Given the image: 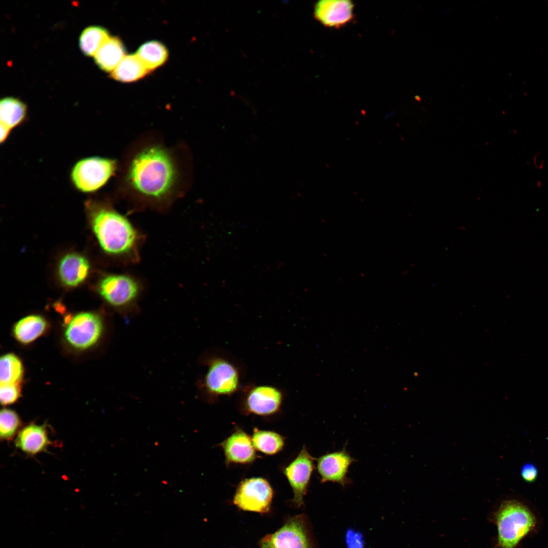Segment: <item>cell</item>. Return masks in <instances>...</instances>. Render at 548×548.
<instances>
[{
	"label": "cell",
	"mask_w": 548,
	"mask_h": 548,
	"mask_svg": "<svg viewBox=\"0 0 548 548\" xmlns=\"http://www.w3.org/2000/svg\"><path fill=\"white\" fill-rule=\"evenodd\" d=\"M149 71L162 65L167 60L168 52L161 42L151 41L143 44L136 53Z\"/></svg>",
	"instance_id": "22"
},
{
	"label": "cell",
	"mask_w": 548,
	"mask_h": 548,
	"mask_svg": "<svg viewBox=\"0 0 548 548\" xmlns=\"http://www.w3.org/2000/svg\"><path fill=\"white\" fill-rule=\"evenodd\" d=\"M149 72L136 54H131L124 57L111 77L121 82H131L141 79Z\"/></svg>",
	"instance_id": "20"
},
{
	"label": "cell",
	"mask_w": 548,
	"mask_h": 548,
	"mask_svg": "<svg viewBox=\"0 0 548 548\" xmlns=\"http://www.w3.org/2000/svg\"><path fill=\"white\" fill-rule=\"evenodd\" d=\"M85 205L102 251L126 266L138 263L145 239L142 231L107 202L90 198Z\"/></svg>",
	"instance_id": "2"
},
{
	"label": "cell",
	"mask_w": 548,
	"mask_h": 548,
	"mask_svg": "<svg viewBox=\"0 0 548 548\" xmlns=\"http://www.w3.org/2000/svg\"><path fill=\"white\" fill-rule=\"evenodd\" d=\"M143 288L141 281L129 273L107 275L98 285V291L101 297L109 304L117 309L132 306Z\"/></svg>",
	"instance_id": "5"
},
{
	"label": "cell",
	"mask_w": 548,
	"mask_h": 548,
	"mask_svg": "<svg viewBox=\"0 0 548 548\" xmlns=\"http://www.w3.org/2000/svg\"><path fill=\"white\" fill-rule=\"evenodd\" d=\"M252 440L255 449L266 455L278 453L284 446V438L279 434L256 428L254 429Z\"/></svg>",
	"instance_id": "23"
},
{
	"label": "cell",
	"mask_w": 548,
	"mask_h": 548,
	"mask_svg": "<svg viewBox=\"0 0 548 548\" xmlns=\"http://www.w3.org/2000/svg\"><path fill=\"white\" fill-rule=\"evenodd\" d=\"M125 56V47L116 37L110 39L100 48L94 59L97 66L106 72L112 73Z\"/></svg>",
	"instance_id": "18"
},
{
	"label": "cell",
	"mask_w": 548,
	"mask_h": 548,
	"mask_svg": "<svg viewBox=\"0 0 548 548\" xmlns=\"http://www.w3.org/2000/svg\"><path fill=\"white\" fill-rule=\"evenodd\" d=\"M520 474L525 482L532 483L537 479L538 471L534 464L528 462L523 464L521 469Z\"/></svg>",
	"instance_id": "28"
},
{
	"label": "cell",
	"mask_w": 548,
	"mask_h": 548,
	"mask_svg": "<svg viewBox=\"0 0 548 548\" xmlns=\"http://www.w3.org/2000/svg\"><path fill=\"white\" fill-rule=\"evenodd\" d=\"M27 113L26 105L20 99L13 97L2 98L0 102L1 127L11 132L25 121Z\"/></svg>",
	"instance_id": "19"
},
{
	"label": "cell",
	"mask_w": 548,
	"mask_h": 548,
	"mask_svg": "<svg viewBox=\"0 0 548 548\" xmlns=\"http://www.w3.org/2000/svg\"><path fill=\"white\" fill-rule=\"evenodd\" d=\"M15 446L29 456L45 452L52 444L46 424L30 423L22 428L15 439Z\"/></svg>",
	"instance_id": "15"
},
{
	"label": "cell",
	"mask_w": 548,
	"mask_h": 548,
	"mask_svg": "<svg viewBox=\"0 0 548 548\" xmlns=\"http://www.w3.org/2000/svg\"><path fill=\"white\" fill-rule=\"evenodd\" d=\"M48 328V322L43 316L30 315L15 323L13 327V335L20 344L28 345L44 335Z\"/></svg>",
	"instance_id": "17"
},
{
	"label": "cell",
	"mask_w": 548,
	"mask_h": 548,
	"mask_svg": "<svg viewBox=\"0 0 548 548\" xmlns=\"http://www.w3.org/2000/svg\"><path fill=\"white\" fill-rule=\"evenodd\" d=\"M24 373L20 358L13 353L4 355L0 360L1 384H20Z\"/></svg>",
	"instance_id": "24"
},
{
	"label": "cell",
	"mask_w": 548,
	"mask_h": 548,
	"mask_svg": "<svg viewBox=\"0 0 548 548\" xmlns=\"http://www.w3.org/2000/svg\"><path fill=\"white\" fill-rule=\"evenodd\" d=\"M273 496L272 489L264 478H246L238 485L233 503L241 510L264 514L270 509Z\"/></svg>",
	"instance_id": "8"
},
{
	"label": "cell",
	"mask_w": 548,
	"mask_h": 548,
	"mask_svg": "<svg viewBox=\"0 0 548 548\" xmlns=\"http://www.w3.org/2000/svg\"><path fill=\"white\" fill-rule=\"evenodd\" d=\"M110 38L109 31L105 28L98 25L88 26L80 36V48L86 56H94Z\"/></svg>",
	"instance_id": "21"
},
{
	"label": "cell",
	"mask_w": 548,
	"mask_h": 548,
	"mask_svg": "<svg viewBox=\"0 0 548 548\" xmlns=\"http://www.w3.org/2000/svg\"><path fill=\"white\" fill-rule=\"evenodd\" d=\"M536 518L526 505L516 500L503 501L495 513L499 548H516L536 525Z\"/></svg>",
	"instance_id": "3"
},
{
	"label": "cell",
	"mask_w": 548,
	"mask_h": 548,
	"mask_svg": "<svg viewBox=\"0 0 548 548\" xmlns=\"http://www.w3.org/2000/svg\"><path fill=\"white\" fill-rule=\"evenodd\" d=\"M315 460L303 446L296 457L284 470L294 495L292 503L297 508L304 505V497L314 469Z\"/></svg>",
	"instance_id": "10"
},
{
	"label": "cell",
	"mask_w": 548,
	"mask_h": 548,
	"mask_svg": "<svg viewBox=\"0 0 548 548\" xmlns=\"http://www.w3.org/2000/svg\"><path fill=\"white\" fill-rule=\"evenodd\" d=\"M317 470L321 483L332 482L345 487L350 483L347 476L351 465L356 460L344 447L342 450L325 454L316 459Z\"/></svg>",
	"instance_id": "11"
},
{
	"label": "cell",
	"mask_w": 548,
	"mask_h": 548,
	"mask_svg": "<svg viewBox=\"0 0 548 548\" xmlns=\"http://www.w3.org/2000/svg\"><path fill=\"white\" fill-rule=\"evenodd\" d=\"M260 548H314L307 517L296 515L287 520L275 532L264 536Z\"/></svg>",
	"instance_id": "7"
},
{
	"label": "cell",
	"mask_w": 548,
	"mask_h": 548,
	"mask_svg": "<svg viewBox=\"0 0 548 548\" xmlns=\"http://www.w3.org/2000/svg\"><path fill=\"white\" fill-rule=\"evenodd\" d=\"M65 340L74 349H89L99 341L104 330L100 316L92 312H81L65 321Z\"/></svg>",
	"instance_id": "6"
},
{
	"label": "cell",
	"mask_w": 548,
	"mask_h": 548,
	"mask_svg": "<svg viewBox=\"0 0 548 548\" xmlns=\"http://www.w3.org/2000/svg\"><path fill=\"white\" fill-rule=\"evenodd\" d=\"M283 400L282 392L272 386L259 385L249 389L246 395L244 406L250 413L259 416L275 414Z\"/></svg>",
	"instance_id": "12"
},
{
	"label": "cell",
	"mask_w": 548,
	"mask_h": 548,
	"mask_svg": "<svg viewBox=\"0 0 548 548\" xmlns=\"http://www.w3.org/2000/svg\"><path fill=\"white\" fill-rule=\"evenodd\" d=\"M22 422L17 413L4 408L0 413V437L5 441L12 440L21 429Z\"/></svg>",
	"instance_id": "25"
},
{
	"label": "cell",
	"mask_w": 548,
	"mask_h": 548,
	"mask_svg": "<svg viewBox=\"0 0 548 548\" xmlns=\"http://www.w3.org/2000/svg\"><path fill=\"white\" fill-rule=\"evenodd\" d=\"M90 269L88 260L76 253L64 255L59 262L58 272L61 282L68 287H75L87 278Z\"/></svg>",
	"instance_id": "16"
},
{
	"label": "cell",
	"mask_w": 548,
	"mask_h": 548,
	"mask_svg": "<svg viewBox=\"0 0 548 548\" xmlns=\"http://www.w3.org/2000/svg\"><path fill=\"white\" fill-rule=\"evenodd\" d=\"M116 168L117 163L113 159L99 156L83 158L72 167L71 181L78 191L93 193L105 185L114 174Z\"/></svg>",
	"instance_id": "4"
},
{
	"label": "cell",
	"mask_w": 548,
	"mask_h": 548,
	"mask_svg": "<svg viewBox=\"0 0 548 548\" xmlns=\"http://www.w3.org/2000/svg\"><path fill=\"white\" fill-rule=\"evenodd\" d=\"M178 179V170L170 153L152 145L136 153L128 165L125 181L140 197L149 203H167Z\"/></svg>",
	"instance_id": "1"
},
{
	"label": "cell",
	"mask_w": 548,
	"mask_h": 548,
	"mask_svg": "<svg viewBox=\"0 0 548 548\" xmlns=\"http://www.w3.org/2000/svg\"><path fill=\"white\" fill-rule=\"evenodd\" d=\"M354 5L349 0H321L314 6V16L326 27L339 28L354 17Z\"/></svg>",
	"instance_id": "13"
},
{
	"label": "cell",
	"mask_w": 548,
	"mask_h": 548,
	"mask_svg": "<svg viewBox=\"0 0 548 548\" xmlns=\"http://www.w3.org/2000/svg\"><path fill=\"white\" fill-rule=\"evenodd\" d=\"M347 548H364L365 541L362 533L353 528H348L345 534Z\"/></svg>",
	"instance_id": "27"
},
{
	"label": "cell",
	"mask_w": 548,
	"mask_h": 548,
	"mask_svg": "<svg viewBox=\"0 0 548 548\" xmlns=\"http://www.w3.org/2000/svg\"><path fill=\"white\" fill-rule=\"evenodd\" d=\"M204 386L214 395H230L239 386V373L236 366L223 358L213 359L204 378Z\"/></svg>",
	"instance_id": "9"
},
{
	"label": "cell",
	"mask_w": 548,
	"mask_h": 548,
	"mask_svg": "<svg viewBox=\"0 0 548 548\" xmlns=\"http://www.w3.org/2000/svg\"><path fill=\"white\" fill-rule=\"evenodd\" d=\"M220 446L228 464H248L256 459L255 449L252 438L241 429L234 431Z\"/></svg>",
	"instance_id": "14"
},
{
	"label": "cell",
	"mask_w": 548,
	"mask_h": 548,
	"mask_svg": "<svg viewBox=\"0 0 548 548\" xmlns=\"http://www.w3.org/2000/svg\"><path fill=\"white\" fill-rule=\"evenodd\" d=\"M20 384H1L0 400L1 404L7 406L15 403L20 397Z\"/></svg>",
	"instance_id": "26"
}]
</instances>
